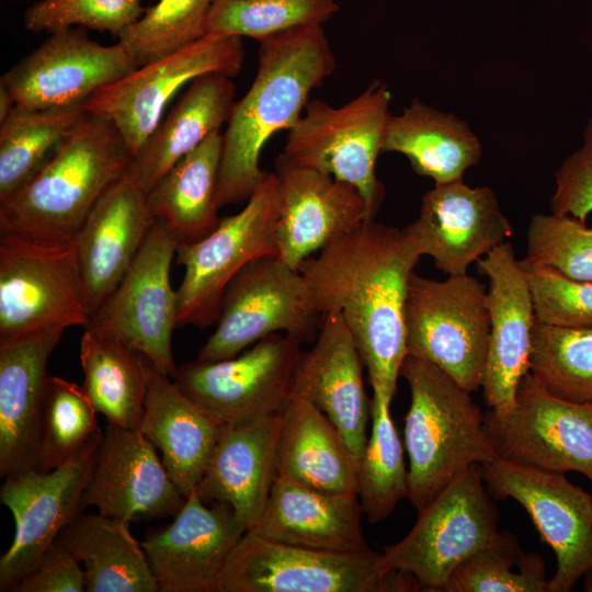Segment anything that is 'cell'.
<instances>
[{
    "label": "cell",
    "mask_w": 592,
    "mask_h": 592,
    "mask_svg": "<svg viewBox=\"0 0 592 592\" xmlns=\"http://www.w3.org/2000/svg\"><path fill=\"white\" fill-rule=\"evenodd\" d=\"M420 258L403 229L372 219L322 249L300 270L319 311L343 318L373 394L390 402L407 356L406 301Z\"/></svg>",
    "instance_id": "6da1fadb"
},
{
    "label": "cell",
    "mask_w": 592,
    "mask_h": 592,
    "mask_svg": "<svg viewBox=\"0 0 592 592\" xmlns=\"http://www.w3.org/2000/svg\"><path fill=\"white\" fill-rule=\"evenodd\" d=\"M259 43L255 78L244 96L235 103L223 134L219 208L248 201L266 174L260 168L264 145L274 134L289 130L297 123L310 92L337 66L320 24Z\"/></svg>",
    "instance_id": "7a4b0ae2"
},
{
    "label": "cell",
    "mask_w": 592,
    "mask_h": 592,
    "mask_svg": "<svg viewBox=\"0 0 592 592\" xmlns=\"http://www.w3.org/2000/svg\"><path fill=\"white\" fill-rule=\"evenodd\" d=\"M132 161L115 126L84 111L39 170L0 202V234L72 240Z\"/></svg>",
    "instance_id": "3957f363"
},
{
    "label": "cell",
    "mask_w": 592,
    "mask_h": 592,
    "mask_svg": "<svg viewBox=\"0 0 592 592\" xmlns=\"http://www.w3.org/2000/svg\"><path fill=\"white\" fill-rule=\"evenodd\" d=\"M410 390L405 419L407 498L420 511L474 465L499 458L486 415L459 386L435 365L407 355L400 368Z\"/></svg>",
    "instance_id": "277c9868"
},
{
    "label": "cell",
    "mask_w": 592,
    "mask_h": 592,
    "mask_svg": "<svg viewBox=\"0 0 592 592\" xmlns=\"http://www.w3.org/2000/svg\"><path fill=\"white\" fill-rule=\"evenodd\" d=\"M421 590L391 570L384 554L337 553L282 544L246 531L230 554L218 592H407Z\"/></svg>",
    "instance_id": "5b68a950"
},
{
    "label": "cell",
    "mask_w": 592,
    "mask_h": 592,
    "mask_svg": "<svg viewBox=\"0 0 592 592\" xmlns=\"http://www.w3.org/2000/svg\"><path fill=\"white\" fill-rule=\"evenodd\" d=\"M390 101L391 92L380 80H374L340 107L309 100L288 130L281 156L355 186L364 197L367 218L372 220L384 200V186L376 177V160L383 152L391 115Z\"/></svg>",
    "instance_id": "8992f818"
},
{
    "label": "cell",
    "mask_w": 592,
    "mask_h": 592,
    "mask_svg": "<svg viewBox=\"0 0 592 592\" xmlns=\"http://www.w3.org/2000/svg\"><path fill=\"white\" fill-rule=\"evenodd\" d=\"M405 321L407 355L435 365L470 392L481 387L490 331L481 282L467 273L444 281L412 273Z\"/></svg>",
    "instance_id": "52a82bcc"
},
{
    "label": "cell",
    "mask_w": 592,
    "mask_h": 592,
    "mask_svg": "<svg viewBox=\"0 0 592 592\" xmlns=\"http://www.w3.org/2000/svg\"><path fill=\"white\" fill-rule=\"evenodd\" d=\"M322 319L303 273L276 255L260 257L227 285L216 329L195 360L234 357L275 333L308 343L316 340Z\"/></svg>",
    "instance_id": "ba28073f"
},
{
    "label": "cell",
    "mask_w": 592,
    "mask_h": 592,
    "mask_svg": "<svg viewBox=\"0 0 592 592\" xmlns=\"http://www.w3.org/2000/svg\"><path fill=\"white\" fill-rule=\"evenodd\" d=\"M276 220V175L266 172L241 210L220 217L200 240L178 246L175 258L184 276L177 288V328L216 322L232 277L257 258L277 257Z\"/></svg>",
    "instance_id": "9c48e42d"
},
{
    "label": "cell",
    "mask_w": 592,
    "mask_h": 592,
    "mask_svg": "<svg viewBox=\"0 0 592 592\" xmlns=\"http://www.w3.org/2000/svg\"><path fill=\"white\" fill-rule=\"evenodd\" d=\"M480 466L446 486L418 511L411 531L384 548L389 569L411 574L421 590L444 592L453 572L498 535V513Z\"/></svg>",
    "instance_id": "30bf717a"
},
{
    "label": "cell",
    "mask_w": 592,
    "mask_h": 592,
    "mask_svg": "<svg viewBox=\"0 0 592 592\" xmlns=\"http://www.w3.org/2000/svg\"><path fill=\"white\" fill-rule=\"evenodd\" d=\"M89 322L72 240L0 234V337Z\"/></svg>",
    "instance_id": "8fae6325"
},
{
    "label": "cell",
    "mask_w": 592,
    "mask_h": 592,
    "mask_svg": "<svg viewBox=\"0 0 592 592\" xmlns=\"http://www.w3.org/2000/svg\"><path fill=\"white\" fill-rule=\"evenodd\" d=\"M243 59L241 37L207 33L170 55L137 67L94 93L82 106L110 121L134 158L184 86L209 72L232 78L240 72Z\"/></svg>",
    "instance_id": "7c38bea8"
},
{
    "label": "cell",
    "mask_w": 592,
    "mask_h": 592,
    "mask_svg": "<svg viewBox=\"0 0 592 592\" xmlns=\"http://www.w3.org/2000/svg\"><path fill=\"white\" fill-rule=\"evenodd\" d=\"M301 353L298 341L275 333L234 357L185 363L171 378L223 424H237L281 412Z\"/></svg>",
    "instance_id": "4fadbf2b"
},
{
    "label": "cell",
    "mask_w": 592,
    "mask_h": 592,
    "mask_svg": "<svg viewBox=\"0 0 592 592\" xmlns=\"http://www.w3.org/2000/svg\"><path fill=\"white\" fill-rule=\"evenodd\" d=\"M486 426L500 458L542 470L577 471L592 483V403L548 391L530 372L512 409L489 411Z\"/></svg>",
    "instance_id": "5bb4252c"
},
{
    "label": "cell",
    "mask_w": 592,
    "mask_h": 592,
    "mask_svg": "<svg viewBox=\"0 0 592 592\" xmlns=\"http://www.w3.org/2000/svg\"><path fill=\"white\" fill-rule=\"evenodd\" d=\"M103 432L61 466L11 474L0 488V502L14 519L13 540L0 558V591H12L61 531L84 509L88 486Z\"/></svg>",
    "instance_id": "9a60e30c"
},
{
    "label": "cell",
    "mask_w": 592,
    "mask_h": 592,
    "mask_svg": "<svg viewBox=\"0 0 592 592\" xmlns=\"http://www.w3.org/2000/svg\"><path fill=\"white\" fill-rule=\"evenodd\" d=\"M489 492L511 498L528 513L542 539L553 549L557 569L548 592H568L592 568V494L565 474L503 458L480 466Z\"/></svg>",
    "instance_id": "2e32d148"
},
{
    "label": "cell",
    "mask_w": 592,
    "mask_h": 592,
    "mask_svg": "<svg viewBox=\"0 0 592 592\" xmlns=\"http://www.w3.org/2000/svg\"><path fill=\"white\" fill-rule=\"evenodd\" d=\"M178 246L168 227L156 220L132 265L89 322L118 334L170 377L177 369L172 354L177 289L170 271Z\"/></svg>",
    "instance_id": "e0dca14e"
},
{
    "label": "cell",
    "mask_w": 592,
    "mask_h": 592,
    "mask_svg": "<svg viewBox=\"0 0 592 592\" xmlns=\"http://www.w3.org/2000/svg\"><path fill=\"white\" fill-rule=\"evenodd\" d=\"M49 34L0 79L16 106L47 110L83 104L140 66L122 43L102 45L83 27Z\"/></svg>",
    "instance_id": "ac0fdd59"
},
{
    "label": "cell",
    "mask_w": 592,
    "mask_h": 592,
    "mask_svg": "<svg viewBox=\"0 0 592 592\" xmlns=\"http://www.w3.org/2000/svg\"><path fill=\"white\" fill-rule=\"evenodd\" d=\"M234 509L207 506L194 489L173 521L146 533L141 546L160 592H218L234 548L246 533Z\"/></svg>",
    "instance_id": "d6986e66"
},
{
    "label": "cell",
    "mask_w": 592,
    "mask_h": 592,
    "mask_svg": "<svg viewBox=\"0 0 592 592\" xmlns=\"http://www.w3.org/2000/svg\"><path fill=\"white\" fill-rule=\"evenodd\" d=\"M277 258L300 271L321 251L368 220L361 192L352 184L315 169L275 161Z\"/></svg>",
    "instance_id": "ffe728a7"
},
{
    "label": "cell",
    "mask_w": 592,
    "mask_h": 592,
    "mask_svg": "<svg viewBox=\"0 0 592 592\" xmlns=\"http://www.w3.org/2000/svg\"><path fill=\"white\" fill-rule=\"evenodd\" d=\"M422 255L447 276L468 266L511 236L512 226L489 186L463 179L436 183L421 201L418 218L403 228Z\"/></svg>",
    "instance_id": "44dd1931"
},
{
    "label": "cell",
    "mask_w": 592,
    "mask_h": 592,
    "mask_svg": "<svg viewBox=\"0 0 592 592\" xmlns=\"http://www.w3.org/2000/svg\"><path fill=\"white\" fill-rule=\"evenodd\" d=\"M477 267L489 280L490 331L481 387L490 411L503 415L514 406L519 385L530 372L536 318L526 273L510 242L490 250Z\"/></svg>",
    "instance_id": "7402d4cb"
},
{
    "label": "cell",
    "mask_w": 592,
    "mask_h": 592,
    "mask_svg": "<svg viewBox=\"0 0 592 592\" xmlns=\"http://www.w3.org/2000/svg\"><path fill=\"white\" fill-rule=\"evenodd\" d=\"M185 498L140 430L107 423L83 496L84 508L124 520L173 517Z\"/></svg>",
    "instance_id": "603a6c76"
},
{
    "label": "cell",
    "mask_w": 592,
    "mask_h": 592,
    "mask_svg": "<svg viewBox=\"0 0 592 592\" xmlns=\"http://www.w3.org/2000/svg\"><path fill=\"white\" fill-rule=\"evenodd\" d=\"M155 221L148 191L129 168L90 210L72 239L90 318L121 282Z\"/></svg>",
    "instance_id": "cb8c5ba5"
},
{
    "label": "cell",
    "mask_w": 592,
    "mask_h": 592,
    "mask_svg": "<svg viewBox=\"0 0 592 592\" xmlns=\"http://www.w3.org/2000/svg\"><path fill=\"white\" fill-rule=\"evenodd\" d=\"M363 360L340 314L323 316L314 346L303 352L292 392L320 409L360 463L368 435L372 400L363 382Z\"/></svg>",
    "instance_id": "d4e9b609"
},
{
    "label": "cell",
    "mask_w": 592,
    "mask_h": 592,
    "mask_svg": "<svg viewBox=\"0 0 592 592\" xmlns=\"http://www.w3.org/2000/svg\"><path fill=\"white\" fill-rule=\"evenodd\" d=\"M65 328L0 337V476L35 469L47 364Z\"/></svg>",
    "instance_id": "484cf974"
},
{
    "label": "cell",
    "mask_w": 592,
    "mask_h": 592,
    "mask_svg": "<svg viewBox=\"0 0 592 592\" xmlns=\"http://www.w3.org/2000/svg\"><path fill=\"white\" fill-rule=\"evenodd\" d=\"M278 413L225 424L196 487L206 503L229 504L250 530L262 515L277 477Z\"/></svg>",
    "instance_id": "4316f807"
},
{
    "label": "cell",
    "mask_w": 592,
    "mask_h": 592,
    "mask_svg": "<svg viewBox=\"0 0 592 592\" xmlns=\"http://www.w3.org/2000/svg\"><path fill=\"white\" fill-rule=\"evenodd\" d=\"M362 513L357 493L322 491L276 477L262 515L248 531L282 544L358 553L369 549Z\"/></svg>",
    "instance_id": "83f0119b"
},
{
    "label": "cell",
    "mask_w": 592,
    "mask_h": 592,
    "mask_svg": "<svg viewBox=\"0 0 592 592\" xmlns=\"http://www.w3.org/2000/svg\"><path fill=\"white\" fill-rule=\"evenodd\" d=\"M224 425L150 363L139 430L184 498L202 480Z\"/></svg>",
    "instance_id": "f1b7e54d"
},
{
    "label": "cell",
    "mask_w": 592,
    "mask_h": 592,
    "mask_svg": "<svg viewBox=\"0 0 592 592\" xmlns=\"http://www.w3.org/2000/svg\"><path fill=\"white\" fill-rule=\"evenodd\" d=\"M236 88L209 72L194 79L136 152L129 171L149 191L180 159L228 122Z\"/></svg>",
    "instance_id": "f546056e"
},
{
    "label": "cell",
    "mask_w": 592,
    "mask_h": 592,
    "mask_svg": "<svg viewBox=\"0 0 592 592\" xmlns=\"http://www.w3.org/2000/svg\"><path fill=\"white\" fill-rule=\"evenodd\" d=\"M277 477L328 492L357 493V462L312 402L291 394L281 412Z\"/></svg>",
    "instance_id": "4dcf8cb0"
},
{
    "label": "cell",
    "mask_w": 592,
    "mask_h": 592,
    "mask_svg": "<svg viewBox=\"0 0 592 592\" xmlns=\"http://www.w3.org/2000/svg\"><path fill=\"white\" fill-rule=\"evenodd\" d=\"M383 152L406 156L413 171L436 183L463 179L482 157V147L466 121L418 99L400 115H390Z\"/></svg>",
    "instance_id": "1f68e13d"
},
{
    "label": "cell",
    "mask_w": 592,
    "mask_h": 592,
    "mask_svg": "<svg viewBox=\"0 0 592 592\" xmlns=\"http://www.w3.org/2000/svg\"><path fill=\"white\" fill-rule=\"evenodd\" d=\"M82 388L106 422L139 430L150 362L115 332L87 326L80 340Z\"/></svg>",
    "instance_id": "d6a6232c"
},
{
    "label": "cell",
    "mask_w": 592,
    "mask_h": 592,
    "mask_svg": "<svg viewBox=\"0 0 592 592\" xmlns=\"http://www.w3.org/2000/svg\"><path fill=\"white\" fill-rule=\"evenodd\" d=\"M223 134H210L180 159L149 191L156 220L163 223L180 243H191L218 225V183Z\"/></svg>",
    "instance_id": "836d02e7"
},
{
    "label": "cell",
    "mask_w": 592,
    "mask_h": 592,
    "mask_svg": "<svg viewBox=\"0 0 592 592\" xmlns=\"http://www.w3.org/2000/svg\"><path fill=\"white\" fill-rule=\"evenodd\" d=\"M124 520L80 514L57 539L82 562L87 592H159L147 555Z\"/></svg>",
    "instance_id": "e575fe53"
},
{
    "label": "cell",
    "mask_w": 592,
    "mask_h": 592,
    "mask_svg": "<svg viewBox=\"0 0 592 592\" xmlns=\"http://www.w3.org/2000/svg\"><path fill=\"white\" fill-rule=\"evenodd\" d=\"M83 112L82 104L47 110L16 105L12 109L0 122V202L39 170Z\"/></svg>",
    "instance_id": "d590c367"
},
{
    "label": "cell",
    "mask_w": 592,
    "mask_h": 592,
    "mask_svg": "<svg viewBox=\"0 0 592 592\" xmlns=\"http://www.w3.org/2000/svg\"><path fill=\"white\" fill-rule=\"evenodd\" d=\"M391 402L372 398V429L357 466V496L369 523L386 520L408 494L403 445L390 415Z\"/></svg>",
    "instance_id": "8d00e7d4"
},
{
    "label": "cell",
    "mask_w": 592,
    "mask_h": 592,
    "mask_svg": "<svg viewBox=\"0 0 592 592\" xmlns=\"http://www.w3.org/2000/svg\"><path fill=\"white\" fill-rule=\"evenodd\" d=\"M96 413L82 386L49 376L38 424L35 469L49 471L61 466L102 433Z\"/></svg>",
    "instance_id": "74e56055"
},
{
    "label": "cell",
    "mask_w": 592,
    "mask_h": 592,
    "mask_svg": "<svg viewBox=\"0 0 592 592\" xmlns=\"http://www.w3.org/2000/svg\"><path fill=\"white\" fill-rule=\"evenodd\" d=\"M530 373L558 397L592 403V327H554L536 320Z\"/></svg>",
    "instance_id": "f35d334b"
},
{
    "label": "cell",
    "mask_w": 592,
    "mask_h": 592,
    "mask_svg": "<svg viewBox=\"0 0 592 592\" xmlns=\"http://www.w3.org/2000/svg\"><path fill=\"white\" fill-rule=\"evenodd\" d=\"M548 584L542 556L504 531L453 572L444 592H548Z\"/></svg>",
    "instance_id": "ab89813d"
},
{
    "label": "cell",
    "mask_w": 592,
    "mask_h": 592,
    "mask_svg": "<svg viewBox=\"0 0 592 592\" xmlns=\"http://www.w3.org/2000/svg\"><path fill=\"white\" fill-rule=\"evenodd\" d=\"M338 9L335 0H216L206 32L261 42L295 29L321 25Z\"/></svg>",
    "instance_id": "60d3db41"
},
{
    "label": "cell",
    "mask_w": 592,
    "mask_h": 592,
    "mask_svg": "<svg viewBox=\"0 0 592 592\" xmlns=\"http://www.w3.org/2000/svg\"><path fill=\"white\" fill-rule=\"evenodd\" d=\"M216 0H159L117 37L145 65L203 37Z\"/></svg>",
    "instance_id": "b9f144b4"
},
{
    "label": "cell",
    "mask_w": 592,
    "mask_h": 592,
    "mask_svg": "<svg viewBox=\"0 0 592 592\" xmlns=\"http://www.w3.org/2000/svg\"><path fill=\"white\" fill-rule=\"evenodd\" d=\"M526 242L523 261L592 282V226L567 215L536 214L528 225Z\"/></svg>",
    "instance_id": "7bdbcfd3"
},
{
    "label": "cell",
    "mask_w": 592,
    "mask_h": 592,
    "mask_svg": "<svg viewBox=\"0 0 592 592\" xmlns=\"http://www.w3.org/2000/svg\"><path fill=\"white\" fill-rule=\"evenodd\" d=\"M144 12L141 0H38L25 10L23 24L36 33L83 27L118 36Z\"/></svg>",
    "instance_id": "ee69618b"
},
{
    "label": "cell",
    "mask_w": 592,
    "mask_h": 592,
    "mask_svg": "<svg viewBox=\"0 0 592 592\" xmlns=\"http://www.w3.org/2000/svg\"><path fill=\"white\" fill-rule=\"evenodd\" d=\"M521 263L538 322L565 328L592 327V282L570 278L523 260Z\"/></svg>",
    "instance_id": "f6af8a7d"
},
{
    "label": "cell",
    "mask_w": 592,
    "mask_h": 592,
    "mask_svg": "<svg viewBox=\"0 0 592 592\" xmlns=\"http://www.w3.org/2000/svg\"><path fill=\"white\" fill-rule=\"evenodd\" d=\"M550 209L587 223L592 214V117L583 130V145L568 156L556 172Z\"/></svg>",
    "instance_id": "bcb514c9"
},
{
    "label": "cell",
    "mask_w": 592,
    "mask_h": 592,
    "mask_svg": "<svg viewBox=\"0 0 592 592\" xmlns=\"http://www.w3.org/2000/svg\"><path fill=\"white\" fill-rule=\"evenodd\" d=\"M56 539L35 567L13 587V592H87L84 570Z\"/></svg>",
    "instance_id": "7dc6e473"
},
{
    "label": "cell",
    "mask_w": 592,
    "mask_h": 592,
    "mask_svg": "<svg viewBox=\"0 0 592 592\" xmlns=\"http://www.w3.org/2000/svg\"><path fill=\"white\" fill-rule=\"evenodd\" d=\"M14 106L15 104L7 89L0 86V122L8 116Z\"/></svg>",
    "instance_id": "c3c4849f"
},
{
    "label": "cell",
    "mask_w": 592,
    "mask_h": 592,
    "mask_svg": "<svg viewBox=\"0 0 592 592\" xmlns=\"http://www.w3.org/2000/svg\"><path fill=\"white\" fill-rule=\"evenodd\" d=\"M583 591L592 592V568L584 573Z\"/></svg>",
    "instance_id": "681fc988"
}]
</instances>
